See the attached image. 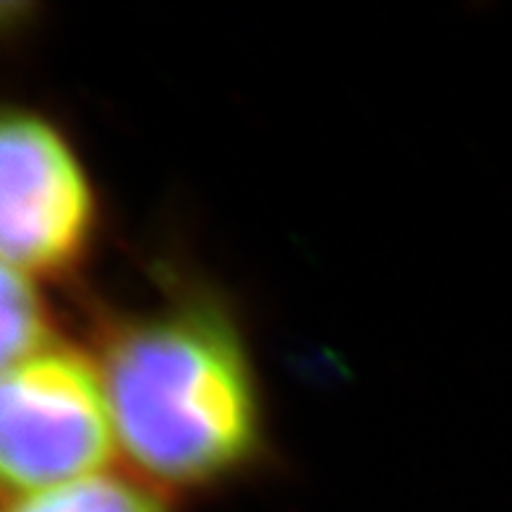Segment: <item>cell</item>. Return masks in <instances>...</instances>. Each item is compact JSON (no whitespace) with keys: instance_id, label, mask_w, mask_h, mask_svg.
I'll list each match as a JSON object with an SVG mask.
<instances>
[{"instance_id":"obj_5","label":"cell","mask_w":512,"mask_h":512,"mask_svg":"<svg viewBox=\"0 0 512 512\" xmlns=\"http://www.w3.org/2000/svg\"><path fill=\"white\" fill-rule=\"evenodd\" d=\"M0 304H3V324H0L3 369L21 364L55 343L53 322H50V314L34 277L3 264Z\"/></svg>"},{"instance_id":"obj_2","label":"cell","mask_w":512,"mask_h":512,"mask_svg":"<svg viewBox=\"0 0 512 512\" xmlns=\"http://www.w3.org/2000/svg\"><path fill=\"white\" fill-rule=\"evenodd\" d=\"M115 445L97 361L53 343L3 369L0 468L8 492L21 497L102 473Z\"/></svg>"},{"instance_id":"obj_4","label":"cell","mask_w":512,"mask_h":512,"mask_svg":"<svg viewBox=\"0 0 512 512\" xmlns=\"http://www.w3.org/2000/svg\"><path fill=\"white\" fill-rule=\"evenodd\" d=\"M6 512H170V507L147 481L95 473L45 492L21 494Z\"/></svg>"},{"instance_id":"obj_1","label":"cell","mask_w":512,"mask_h":512,"mask_svg":"<svg viewBox=\"0 0 512 512\" xmlns=\"http://www.w3.org/2000/svg\"><path fill=\"white\" fill-rule=\"evenodd\" d=\"M115 442L155 489L228 479L262 442V408L241 335L223 309L181 298L118 319L97 356Z\"/></svg>"},{"instance_id":"obj_3","label":"cell","mask_w":512,"mask_h":512,"mask_svg":"<svg viewBox=\"0 0 512 512\" xmlns=\"http://www.w3.org/2000/svg\"><path fill=\"white\" fill-rule=\"evenodd\" d=\"M95 228V191L61 128L32 110H6L0 128L3 264L34 280H61L81 267Z\"/></svg>"}]
</instances>
